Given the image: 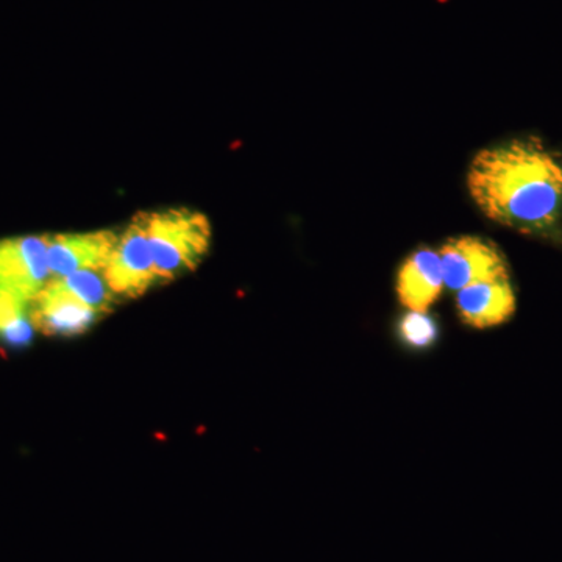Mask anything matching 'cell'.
<instances>
[{"label":"cell","mask_w":562,"mask_h":562,"mask_svg":"<svg viewBox=\"0 0 562 562\" xmlns=\"http://www.w3.org/2000/svg\"><path fill=\"white\" fill-rule=\"evenodd\" d=\"M63 283L77 299L99 314H106L120 302L110 290L102 271H79L61 277Z\"/></svg>","instance_id":"30bf717a"},{"label":"cell","mask_w":562,"mask_h":562,"mask_svg":"<svg viewBox=\"0 0 562 562\" xmlns=\"http://www.w3.org/2000/svg\"><path fill=\"white\" fill-rule=\"evenodd\" d=\"M117 236L114 232L46 236L52 276L61 279L79 271H103L116 246Z\"/></svg>","instance_id":"52a82bcc"},{"label":"cell","mask_w":562,"mask_h":562,"mask_svg":"<svg viewBox=\"0 0 562 562\" xmlns=\"http://www.w3.org/2000/svg\"><path fill=\"white\" fill-rule=\"evenodd\" d=\"M27 301L16 292L0 288V333L27 316Z\"/></svg>","instance_id":"7c38bea8"},{"label":"cell","mask_w":562,"mask_h":562,"mask_svg":"<svg viewBox=\"0 0 562 562\" xmlns=\"http://www.w3.org/2000/svg\"><path fill=\"white\" fill-rule=\"evenodd\" d=\"M457 310L462 324L472 328L497 327L516 312V294L509 279L480 281L457 294Z\"/></svg>","instance_id":"ba28073f"},{"label":"cell","mask_w":562,"mask_h":562,"mask_svg":"<svg viewBox=\"0 0 562 562\" xmlns=\"http://www.w3.org/2000/svg\"><path fill=\"white\" fill-rule=\"evenodd\" d=\"M398 335L412 349H428L438 341V322L427 312H408L398 322Z\"/></svg>","instance_id":"8fae6325"},{"label":"cell","mask_w":562,"mask_h":562,"mask_svg":"<svg viewBox=\"0 0 562 562\" xmlns=\"http://www.w3.org/2000/svg\"><path fill=\"white\" fill-rule=\"evenodd\" d=\"M49 276L46 236L0 239V288L31 302Z\"/></svg>","instance_id":"8992f818"},{"label":"cell","mask_w":562,"mask_h":562,"mask_svg":"<svg viewBox=\"0 0 562 562\" xmlns=\"http://www.w3.org/2000/svg\"><path fill=\"white\" fill-rule=\"evenodd\" d=\"M468 188L484 216L522 232L553 227L562 206V166L538 138L480 150Z\"/></svg>","instance_id":"6da1fadb"},{"label":"cell","mask_w":562,"mask_h":562,"mask_svg":"<svg viewBox=\"0 0 562 562\" xmlns=\"http://www.w3.org/2000/svg\"><path fill=\"white\" fill-rule=\"evenodd\" d=\"M443 284L460 291L480 281L509 279L508 265L497 247L476 236L449 239L438 251Z\"/></svg>","instance_id":"277c9868"},{"label":"cell","mask_w":562,"mask_h":562,"mask_svg":"<svg viewBox=\"0 0 562 562\" xmlns=\"http://www.w3.org/2000/svg\"><path fill=\"white\" fill-rule=\"evenodd\" d=\"M33 328L35 327H33L31 316H25L0 333V338L9 344L11 349H24L33 341Z\"/></svg>","instance_id":"4fadbf2b"},{"label":"cell","mask_w":562,"mask_h":562,"mask_svg":"<svg viewBox=\"0 0 562 562\" xmlns=\"http://www.w3.org/2000/svg\"><path fill=\"white\" fill-rule=\"evenodd\" d=\"M32 302L33 327L47 336L74 338L90 330L101 319V314L77 299L61 279L44 284Z\"/></svg>","instance_id":"5b68a950"},{"label":"cell","mask_w":562,"mask_h":562,"mask_svg":"<svg viewBox=\"0 0 562 562\" xmlns=\"http://www.w3.org/2000/svg\"><path fill=\"white\" fill-rule=\"evenodd\" d=\"M443 286L438 251L420 249L403 261L397 276V295L408 312H428Z\"/></svg>","instance_id":"9c48e42d"},{"label":"cell","mask_w":562,"mask_h":562,"mask_svg":"<svg viewBox=\"0 0 562 562\" xmlns=\"http://www.w3.org/2000/svg\"><path fill=\"white\" fill-rule=\"evenodd\" d=\"M143 214L157 284L176 280L201 265L211 244V224L205 214L184 209Z\"/></svg>","instance_id":"7a4b0ae2"},{"label":"cell","mask_w":562,"mask_h":562,"mask_svg":"<svg viewBox=\"0 0 562 562\" xmlns=\"http://www.w3.org/2000/svg\"><path fill=\"white\" fill-rule=\"evenodd\" d=\"M102 272L110 290L120 301L139 297L157 284L143 213L136 214L135 220L117 236L116 246Z\"/></svg>","instance_id":"3957f363"}]
</instances>
